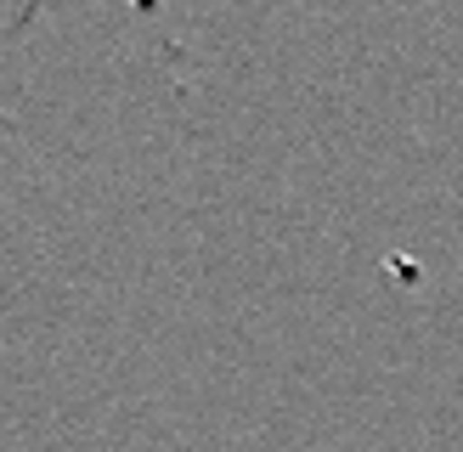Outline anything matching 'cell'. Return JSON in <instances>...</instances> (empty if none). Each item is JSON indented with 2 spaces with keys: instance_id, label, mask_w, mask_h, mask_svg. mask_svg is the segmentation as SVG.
I'll use <instances>...</instances> for the list:
<instances>
[{
  "instance_id": "1",
  "label": "cell",
  "mask_w": 463,
  "mask_h": 452,
  "mask_svg": "<svg viewBox=\"0 0 463 452\" xmlns=\"http://www.w3.org/2000/svg\"><path fill=\"white\" fill-rule=\"evenodd\" d=\"M45 6H52V0H23V6H17V23H34Z\"/></svg>"
}]
</instances>
